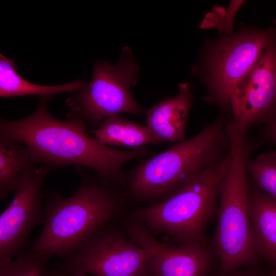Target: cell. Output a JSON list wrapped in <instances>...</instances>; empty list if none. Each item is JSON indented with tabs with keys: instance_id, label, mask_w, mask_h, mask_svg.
Instances as JSON below:
<instances>
[{
	"instance_id": "19",
	"label": "cell",
	"mask_w": 276,
	"mask_h": 276,
	"mask_svg": "<svg viewBox=\"0 0 276 276\" xmlns=\"http://www.w3.org/2000/svg\"><path fill=\"white\" fill-rule=\"evenodd\" d=\"M245 2L244 1H231L227 9L215 6L208 13L200 25L206 29H217L219 35H231L234 32L233 24L236 13Z\"/></svg>"
},
{
	"instance_id": "13",
	"label": "cell",
	"mask_w": 276,
	"mask_h": 276,
	"mask_svg": "<svg viewBox=\"0 0 276 276\" xmlns=\"http://www.w3.org/2000/svg\"><path fill=\"white\" fill-rule=\"evenodd\" d=\"M248 211L252 243L259 260L276 268V198L252 188Z\"/></svg>"
},
{
	"instance_id": "20",
	"label": "cell",
	"mask_w": 276,
	"mask_h": 276,
	"mask_svg": "<svg viewBox=\"0 0 276 276\" xmlns=\"http://www.w3.org/2000/svg\"><path fill=\"white\" fill-rule=\"evenodd\" d=\"M260 134L259 140L262 144L266 143L276 146V108L268 120L262 125Z\"/></svg>"
},
{
	"instance_id": "5",
	"label": "cell",
	"mask_w": 276,
	"mask_h": 276,
	"mask_svg": "<svg viewBox=\"0 0 276 276\" xmlns=\"http://www.w3.org/2000/svg\"><path fill=\"white\" fill-rule=\"evenodd\" d=\"M231 161L230 151L219 163L199 173L173 195L129 214L163 241L180 243L206 238L209 224L217 216L219 189Z\"/></svg>"
},
{
	"instance_id": "12",
	"label": "cell",
	"mask_w": 276,
	"mask_h": 276,
	"mask_svg": "<svg viewBox=\"0 0 276 276\" xmlns=\"http://www.w3.org/2000/svg\"><path fill=\"white\" fill-rule=\"evenodd\" d=\"M178 93L145 111L147 126L159 143L186 140L185 130L193 103L192 85L178 84Z\"/></svg>"
},
{
	"instance_id": "24",
	"label": "cell",
	"mask_w": 276,
	"mask_h": 276,
	"mask_svg": "<svg viewBox=\"0 0 276 276\" xmlns=\"http://www.w3.org/2000/svg\"><path fill=\"white\" fill-rule=\"evenodd\" d=\"M273 23H274V26L273 27L275 28V30L276 31V18L274 20Z\"/></svg>"
},
{
	"instance_id": "1",
	"label": "cell",
	"mask_w": 276,
	"mask_h": 276,
	"mask_svg": "<svg viewBox=\"0 0 276 276\" xmlns=\"http://www.w3.org/2000/svg\"><path fill=\"white\" fill-rule=\"evenodd\" d=\"M47 100L40 98L36 109L25 118L0 121V139L27 146L39 166L90 168L99 178L118 187L124 183L125 163L154 153L145 147L121 150L103 145L89 135L81 119L70 113L65 120L52 116Z\"/></svg>"
},
{
	"instance_id": "15",
	"label": "cell",
	"mask_w": 276,
	"mask_h": 276,
	"mask_svg": "<svg viewBox=\"0 0 276 276\" xmlns=\"http://www.w3.org/2000/svg\"><path fill=\"white\" fill-rule=\"evenodd\" d=\"M14 60L0 55V96L7 98L26 95H36L40 98H51L62 93L77 92L87 84L82 80L57 85H41L28 82L17 72Z\"/></svg>"
},
{
	"instance_id": "22",
	"label": "cell",
	"mask_w": 276,
	"mask_h": 276,
	"mask_svg": "<svg viewBox=\"0 0 276 276\" xmlns=\"http://www.w3.org/2000/svg\"><path fill=\"white\" fill-rule=\"evenodd\" d=\"M44 276H91L90 275L79 272H69L59 269L57 268L47 269Z\"/></svg>"
},
{
	"instance_id": "9",
	"label": "cell",
	"mask_w": 276,
	"mask_h": 276,
	"mask_svg": "<svg viewBox=\"0 0 276 276\" xmlns=\"http://www.w3.org/2000/svg\"><path fill=\"white\" fill-rule=\"evenodd\" d=\"M113 224L96 232L56 268L91 276H149L146 250Z\"/></svg>"
},
{
	"instance_id": "14",
	"label": "cell",
	"mask_w": 276,
	"mask_h": 276,
	"mask_svg": "<svg viewBox=\"0 0 276 276\" xmlns=\"http://www.w3.org/2000/svg\"><path fill=\"white\" fill-rule=\"evenodd\" d=\"M88 132L97 142L109 147L137 148L159 143L147 125L137 124L119 115L105 119L96 129L88 130Z\"/></svg>"
},
{
	"instance_id": "21",
	"label": "cell",
	"mask_w": 276,
	"mask_h": 276,
	"mask_svg": "<svg viewBox=\"0 0 276 276\" xmlns=\"http://www.w3.org/2000/svg\"><path fill=\"white\" fill-rule=\"evenodd\" d=\"M225 276H267L259 268H246L233 271Z\"/></svg>"
},
{
	"instance_id": "17",
	"label": "cell",
	"mask_w": 276,
	"mask_h": 276,
	"mask_svg": "<svg viewBox=\"0 0 276 276\" xmlns=\"http://www.w3.org/2000/svg\"><path fill=\"white\" fill-rule=\"evenodd\" d=\"M253 188L276 198V151L264 152L247 163Z\"/></svg>"
},
{
	"instance_id": "11",
	"label": "cell",
	"mask_w": 276,
	"mask_h": 276,
	"mask_svg": "<svg viewBox=\"0 0 276 276\" xmlns=\"http://www.w3.org/2000/svg\"><path fill=\"white\" fill-rule=\"evenodd\" d=\"M276 108V36L262 56L234 90L232 120L242 136L262 125Z\"/></svg>"
},
{
	"instance_id": "18",
	"label": "cell",
	"mask_w": 276,
	"mask_h": 276,
	"mask_svg": "<svg viewBox=\"0 0 276 276\" xmlns=\"http://www.w3.org/2000/svg\"><path fill=\"white\" fill-rule=\"evenodd\" d=\"M50 258L26 246L15 255L14 259L0 265V276H44Z\"/></svg>"
},
{
	"instance_id": "4",
	"label": "cell",
	"mask_w": 276,
	"mask_h": 276,
	"mask_svg": "<svg viewBox=\"0 0 276 276\" xmlns=\"http://www.w3.org/2000/svg\"><path fill=\"white\" fill-rule=\"evenodd\" d=\"M227 133L231 161L220 187L217 223L212 239L219 257L216 276L244 267L259 268L260 261L252 240L247 163L261 144L257 138L241 135L234 126L227 129Z\"/></svg>"
},
{
	"instance_id": "3",
	"label": "cell",
	"mask_w": 276,
	"mask_h": 276,
	"mask_svg": "<svg viewBox=\"0 0 276 276\" xmlns=\"http://www.w3.org/2000/svg\"><path fill=\"white\" fill-rule=\"evenodd\" d=\"M231 113L220 112L196 135L139 163L130 171L127 191L137 201L164 200L202 171L219 163L231 151L226 125Z\"/></svg>"
},
{
	"instance_id": "6",
	"label": "cell",
	"mask_w": 276,
	"mask_h": 276,
	"mask_svg": "<svg viewBox=\"0 0 276 276\" xmlns=\"http://www.w3.org/2000/svg\"><path fill=\"white\" fill-rule=\"evenodd\" d=\"M274 27L242 26L231 35L205 37L198 62L192 66L206 92L202 97L220 112L231 113V100L236 87L260 59L273 38Z\"/></svg>"
},
{
	"instance_id": "2",
	"label": "cell",
	"mask_w": 276,
	"mask_h": 276,
	"mask_svg": "<svg viewBox=\"0 0 276 276\" xmlns=\"http://www.w3.org/2000/svg\"><path fill=\"white\" fill-rule=\"evenodd\" d=\"M75 166L81 181L76 192L65 198L58 193L45 197V221L31 248L50 257L66 260L94 234L123 215L124 196L116 186Z\"/></svg>"
},
{
	"instance_id": "8",
	"label": "cell",
	"mask_w": 276,
	"mask_h": 276,
	"mask_svg": "<svg viewBox=\"0 0 276 276\" xmlns=\"http://www.w3.org/2000/svg\"><path fill=\"white\" fill-rule=\"evenodd\" d=\"M121 227L147 253L149 276H210L216 273L219 257L209 237L180 243L158 239L130 214L123 216Z\"/></svg>"
},
{
	"instance_id": "10",
	"label": "cell",
	"mask_w": 276,
	"mask_h": 276,
	"mask_svg": "<svg viewBox=\"0 0 276 276\" xmlns=\"http://www.w3.org/2000/svg\"><path fill=\"white\" fill-rule=\"evenodd\" d=\"M52 169L40 166L26 174L0 216V265L26 246L32 229L45 221L43 181Z\"/></svg>"
},
{
	"instance_id": "7",
	"label": "cell",
	"mask_w": 276,
	"mask_h": 276,
	"mask_svg": "<svg viewBox=\"0 0 276 276\" xmlns=\"http://www.w3.org/2000/svg\"><path fill=\"white\" fill-rule=\"evenodd\" d=\"M139 71L127 47L123 49L116 64L96 62L90 82L66 100L71 109L69 113L81 119L87 126L98 127L112 116L145 113L130 93V87L137 82Z\"/></svg>"
},
{
	"instance_id": "16",
	"label": "cell",
	"mask_w": 276,
	"mask_h": 276,
	"mask_svg": "<svg viewBox=\"0 0 276 276\" xmlns=\"http://www.w3.org/2000/svg\"><path fill=\"white\" fill-rule=\"evenodd\" d=\"M0 197L7 199L25 176L39 166L25 145L0 139Z\"/></svg>"
},
{
	"instance_id": "23",
	"label": "cell",
	"mask_w": 276,
	"mask_h": 276,
	"mask_svg": "<svg viewBox=\"0 0 276 276\" xmlns=\"http://www.w3.org/2000/svg\"><path fill=\"white\" fill-rule=\"evenodd\" d=\"M267 276H276V268L273 269L272 270Z\"/></svg>"
}]
</instances>
